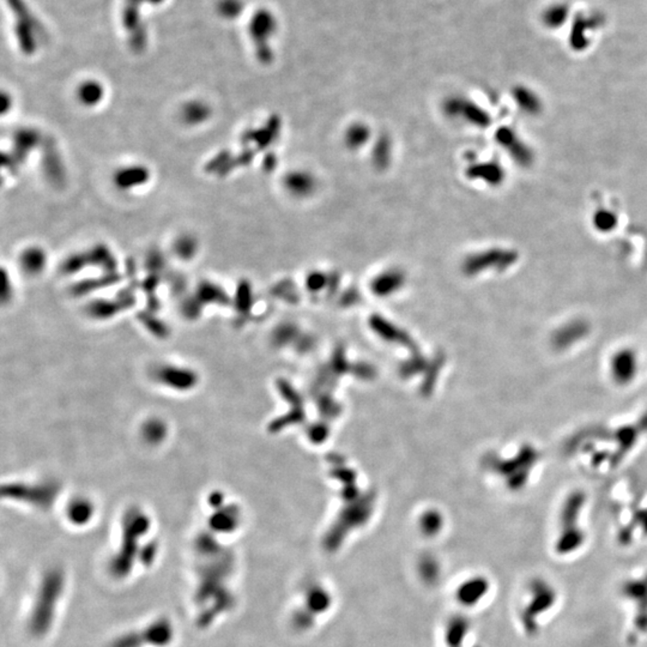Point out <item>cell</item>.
Masks as SVG:
<instances>
[{"instance_id": "obj_1", "label": "cell", "mask_w": 647, "mask_h": 647, "mask_svg": "<svg viewBox=\"0 0 647 647\" xmlns=\"http://www.w3.org/2000/svg\"><path fill=\"white\" fill-rule=\"evenodd\" d=\"M518 260L517 252L506 248H488L469 255L463 262V271L475 276L486 270L502 271L512 266Z\"/></svg>"}, {"instance_id": "obj_2", "label": "cell", "mask_w": 647, "mask_h": 647, "mask_svg": "<svg viewBox=\"0 0 647 647\" xmlns=\"http://www.w3.org/2000/svg\"><path fill=\"white\" fill-rule=\"evenodd\" d=\"M442 109L448 118L463 121L469 125L486 127L491 124V116H488V113L471 100L463 96L446 98L442 104Z\"/></svg>"}, {"instance_id": "obj_3", "label": "cell", "mask_w": 647, "mask_h": 647, "mask_svg": "<svg viewBox=\"0 0 647 647\" xmlns=\"http://www.w3.org/2000/svg\"><path fill=\"white\" fill-rule=\"evenodd\" d=\"M604 17L594 12H579L573 18L569 32V46L573 51L581 52L587 48L592 34L603 27Z\"/></svg>"}, {"instance_id": "obj_4", "label": "cell", "mask_w": 647, "mask_h": 647, "mask_svg": "<svg viewBox=\"0 0 647 647\" xmlns=\"http://www.w3.org/2000/svg\"><path fill=\"white\" fill-rule=\"evenodd\" d=\"M276 30V21L273 15L262 10L255 14L250 23V34L258 47L259 59L268 63L273 58V52L268 47V40Z\"/></svg>"}, {"instance_id": "obj_5", "label": "cell", "mask_w": 647, "mask_h": 647, "mask_svg": "<svg viewBox=\"0 0 647 647\" xmlns=\"http://www.w3.org/2000/svg\"><path fill=\"white\" fill-rule=\"evenodd\" d=\"M495 139L496 142L513 157L517 163L522 165H529L534 160L531 150L518 138L512 129L500 127L496 131Z\"/></svg>"}, {"instance_id": "obj_6", "label": "cell", "mask_w": 647, "mask_h": 647, "mask_svg": "<svg viewBox=\"0 0 647 647\" xmlns=\"http://www.w3.org/2000/svg\"><path fill=\"white\" fill-rule=\"evenodd\" d=\"M283 186L291 196L307 198L317 191V179L306 170H294L283 179Z\"/></svg>"}, {"instance_id": "obj_7", "label": "cell", "mask_w": 647, "mask_h": 647, "mask_svg": "<svg viewBox=\"0 0 647 647\" xmlns=\"http://www.w3.org/2000/svg\"><path fill=\"white\" fill-rule=\"evenodd\" d=\"M404 282L405 275L399 268H388L372 281V289L375 294L385 296L392 294V291H398L404 284Z\"/></svg>"}, {"instance_id": "obj_8", "label": "cell", "mask_w": 647, "mask_h": 647, "mask_svg": "<svg viewBox=\"0 0 647 647\" xmlns=\"http://www.w3.org/2000/svg\"><path fill=\"white\" fill-rule=\"evenodd\" d=\"M466 175L473 180H481L483 183L496 186L500 185L504 179V172L502 167L496 165L494 162H486V163H477V165H471L466 170Z\"/></svg>"}, {"instance_id": "obj_9", "label": "cell", "mask_w": 647, "mask_h": 647, "mask_svg": "<svg viewBox=\"0 0 647 647\" xmlns=\"http://www.w3.org/2000/svg\"><path fill=\"white\" fill-rule=\"evenodd\" d=\"M571 16V6L566 3H555L547 6L542 11V23L547 29L549 30H556L563 28Z\"/></svg>"}, {"instance_id": "obj_10", "label": "cell", "mask_w": 647, "mask_h": 647, "mask_svg": "<svg viewBox=\"0 0 647 647\" xmlns=\"http://www.w3.org/2000/svg\"><path fill=\"white\" fill-rule=\"evenodd\" d=\"M149 179V172L145 167H127L116 173V186L122 190H129L134 186L145 183Z\"/></svg>"}, {"instance_id": "obj_11", "label": "cell", "mask_w": 647, "mask_h": 647, "mask_svg": "<svg viewBox=\"0 0 647 647\" xmlns=\"http://www.w3.org/2000/svg\"><path fill=\"white\" fill-rule=\"evenodd\" d=\"M371 138V129L363 122H354L344 134V142L350 150H358L365 147Z\"/></svg>"}, {"instance_id": "obj_12", "label": "cell", "mask_w": 647, "mask_h": 647, "mask_svg": "<svg viewBox=\"0 0 647 647\" xmlns=\"http://www.w3.org/2000/svg\"><path fill=\"white\" fill-rule=\"evenodd\" d=\"M46 260H47V258H46L44 250H41V248L32 247V248H28L27 250L23 252L21 263H22L23 268L28 273L35 275V273L42 271V268H45Z\"/></svg>"}, {"instance_id": "obj_13", "label": "cell", "mask_w": 647, "mask_h": 647, "mask_svg": "<svg viewBox=\"0 0 647 647\" xmlns=\"http://www.w3.org/2000/svg\"><path fill=\"white\" fill-rule=\"evenodd\" d=\"M513 96L518 106L524 109L525 112L530 113V114H537L540 112L542 108L540 98H537V95L534 94L531 90L524 86H518L513 90Z\"/></svg>"}, {"instance_id": "obj_14", "label": "cell", "mask_w": 647, "mask_h": 647, "mask_svg": "<svg viewBox=\"0 0 647 647\" xmlns=\"http://www.w3.org/2000/svg\"><path fill=\"white\" fill-rule=\"evenodd\" d=\"M209 107L201 102L188 103L183 111V119L190 125H198L210 116Z\"/></svg>"}, {"instance_id": "obj_15", "label": "cell", "mask_w": 647, "mask_h": 647, "mask_svg": "<svg viewBox=\"0 0 647 647\" xmlns=\"http://www.w3.org/2000/svg\"><path fill=\"white\" fill-rule=\"evenodd\" d=\"M486 589V581L483 579H475V581H469L468 584H465L462 589H459V594H458V599L462 602H464L465 604H475L477 603L481 597H482L484 591L483 590Z\"/></svg>"}, {"instance_id": "obj_16", "label": "cell", "mask_w": 647, "mask_h": 647, "mask_svg": "<svg viewBox=\"0 0 647 647\" xmlns=\"http://www.w3.org/2000/svg\"><path fill=\"white\" fill-rule=\"evenodd\" d=\"M78 98L81 100V102L88 107L95 106L102 100V86L95 82H86L80 88Z\"/></svg>"}, {"instance_id": "obj_17", "label": "cell", "mask_w": 647, "mask_h": 647, "mask_svg": "<svg viewBox=\"0 0 647 647\" xmlns=\"http://www.w3.org/2000/svg\"><path fill=\"white\" fill-rule=\"evenodd\" d=\"M617 217L610 211L599 210L596 212L594 217V226L599 232H610L616 227Z\"/></svg>"}, {"instance_id": "obj_18", "label": "cell", "mask_w": 647, "mask_h": 647, "mask_svg": "<svg viewBox=\"0 0 647 647\" xmlns=\"http://www.w3.org/2000/svg\"><path fill=\"white\" fill-rule=\"evenodd\" d=\"M197 247L198 246L193 237H183L176 242L175 250L180 258L190 259L196 255Z\"/></svg>"}, {"instance_id": "obj_19", "label": "cell", "mask_w": 647, "mask_h": 647, "mask_svg": "<svg viewBox=\"0 0 647 647\" xmlns=\"http://www.w3.org/2000/svg\"><path fill=\"white\" fill-rule=\"evenodd\" d=\"M390 154H391L390 140L386 138L380 139L379 143L376 144L375 154H373V158H374L376 165L383 167V165H386L390 161Z\"/></svg>"}, {"instance_id": "obj_20", "label": "cell", "mask_w": 647, "mask_h": 647, "mask_svg": "<svg viewBox=\"0 0 647 647\" xmlns=\"http://www.w3.org/2000/svg\"><path fill=\"white\" fill-rule=\"evenodd\" d=\"M242 5L239 0H224L221 5L222 14L228 17H234L239 12H242Z\"/></svg>"}]
</instances>
